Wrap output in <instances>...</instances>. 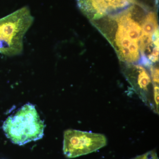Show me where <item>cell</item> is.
I'll return each mask as SVG.
<instances>
[{"instance_id": "cell-2", "label": "cell", "mask_w": 159, "mask_h": 159, "mask_svg": "<svg viewBox=\"0 0 159 159\" xmlns=\"http://www.w3.org/2000/svg\"><path fill=\"white\" fill-rule=\"evenodd\" d=\"M3 129L6 137L12 143L19 145L41 139L43 136L44 125L34 105L28 103L3 123Z\"/></svg>"}, {"instance_id": "cell-6", "label": "cell", "mask_w": 159, "mask_h": 159, "mask_svg": "<svg viewBox=\"0 0 159 159\" xmlns=\"http://www.w3.org/2000/svg\"><path fill=\"white\" fill-rule=\"evenodd\" d=\"M127 65L128 68L125 71V77L143 102L155 111L153 99L150 95L151 86L152 84L150 74L142 66Z\"/></svg>"}, {"instance_id": "cell-7", "label": "cell", "mask_w": 159, "mask_h": 159, "mask_svg": "<svg viewBox=\"0 0 159 159\" xmlns=\"http://www.w3.org/2000/svg\"><path fill=\"white\" fill-rule=\"evenodd\" d=\"M132 159H159L156 151L152 150L146 153L138 156Z\"/></svg>"}, {"instance_id": "cell-4", "label": "cell", "mask_w": 159, "mask_h": 159, "mask_svg": "<svg viewBox=\"0 0 159 159\" xmlns=\"http://www.w3.org/2000/svg\"><path fill=\"white\" fill-rule=\"evenodd\" d=\"M107 144L102 134L69 129L64 132L63 150L67 157L74 158L97 151Z\"/></svg>"}, {"instance_id": "cell-1", "label": "cell", "mask_w": 159, "mask_h": 159, "mask_svg": "<svg viewBox=\"0 0 159 159\" xmlns=\"http://www.w3.org/2000/svg\"><path fill=\"white\" fill-rule=\"evenodd\" d=\"M149 10L136 2L119 12L93 21L113 47L119 60L140 65L142 23Z\"/></svg>"}, {"instance_id": "cell-3", "label": "cell", "mask_w": 159, "mask_h": 159, "mask_svg": "<svg viewBox=\"0 0 159 159\" xmlns=\"http://www.w3.org/2000/svg\"><path fill=\"white\" fill-rule=\"evenodd\" d=\"M33 21L27 6L0 20V52L10 56L21 54L24 37Z\"/></svg>"}, {"instance_id": "cell-5", "label": "cell", "mask_w": 159, "mask_h": 159, "mask_svg": "<svg viewBox=\"0 0 159 159\" xmlns=\"http://www.w3.org/2000/svg\"><path fill=\"white\" fill-rule=\"evenodd\" d=\"M81 12L91 22L116 14L128 8L136 0H76Z\"/></svg>"}]
</instances>
